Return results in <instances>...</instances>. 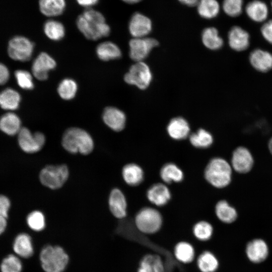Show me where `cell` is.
Instances as JSON below:
<instances>
[{
  "label": "cell",
  "mask_w": 272,
  "mask_h": 272,
  "mask_svg": "<svg viewBox=\"0 0 272 272\" xmlns=\"http://www.w3.org/2000/svg\"><path fill=\"white\" fill-rule=\"evenodd\" d=\"M167 129L169 136L176 140L186 139L190 132L188 123L181 117L172 119L168 124Z\"/></svg>",
  "instance_id": "44dd1931"
},
{
  "label": "cell",
  "mask_w": 272,
  "mask_h": 272,
  "mask_svg": "<svg viewBox=\"0 0 272 272\" xmlns=\"http://www.w3.org/2000/svg\"><path fill=\"white\" fill-rule=\"evenodd\" d=\"M108 204L112 214L122 219L126 216L127 202L123 193L118 188L113 189L109 194Z\"/></svg>",
  "instance_id": "9a60e30c"
},
{
  "label": "cell",
  "mask_w": 272,
  "mask_h": 272,
  "mask_svg": "<svg viewBox=\"0 0 272 272\" xmlns=\"http://www.w3.org/2000/svg\"><path fill=\"white\" fill-rule=\"evenodd\" d=\"M69 176V170L66 165H48L41 170L39 179L44 186L51 189H57L63 185Z\"/></svg>",
  "instance_id": "5b68a950"
},
{
  "label": "cell",
  "mask_w": 272,
  "mask_h": 272,
  "mask_svg": "<svg viewBox=\"0 0 272 272\" xmlns=\"http://www.w3.org/2000/svg\"><path fill=\"white\" fill-rule=\"evenodd\" d=\"M245 254L248 259L253 263L265 261L269 255V248L265 240L255 238L249 241L245 247Z\"/></svg>",
  "instance_id": "8fae6325"
},
{
  "label": "cell",
  "mask_w": 272,
  "mask_h": 272,
  "mask_svg": "<svg viewBox=\"0 0 272 272\" xmlns=\"http://www.w3.org/2000/svg\"><path fill=\"white\" fill-rule=\"evenodd\" d=\"M124 181L130 186H137L144 180V174L142 168L135 163L125 165L122 170Z\"/></svg>",
  "instance_id": "603a6c76"
},
{
  "label": "cell",
  "mask_w": 272,
  "mask_h": 272,
  "mask_svg": "<svg viewBox=\"0 0 272 272\" xmlns=\"http://www.w3.org/2000/svg\"><path fill=\"white\" fill-rule=\"evenodd\" d=\"M137 228L142 233L151 234L158 232L162 225V217L155 209L145 207L135 216L134 220Z\"/></svg>",
  "instance_id": "8992f818"
},
{
  "label": "cell",
  "mask_w": 272,
  "mask_h": 272,
  "mask_svg": "<svg viewBox=\"0 0 272 272\" xmlns=\"http://www.w3.org/2000/svg\"><path fill=\"white\" fill-rule=\"evenodd\" d=\"M21 96L12 88H7L0 92V106L8 110H14L19 106Z\"/></svg>",
  "instance_id": "f1b7e54d"
},
{
  "label": "cell",
  "mask_w": 272,
  "mask_h": 272,
  "mask_svg": "<svg viewBox=\"0 0 272 272\" xmlns=\"http://www.w3.org/2000/svg\"><path fill=\"white\" fill-rule=\"evenodd\" d=\"M193 233L198 240L207 241L213 235V228L212 225L207 221H199L194 225Z\"/></svg>",
  "instance_id": "f35d334b"
},
{
  "label": "cell",
  "mask_w": 272,
  "mask_h": 272,
  "mask_svg": "<svg viewBox=\"0 0 272 272\" xmlns=\"http://www.w3.org/2000/svg\"><path fill=\"white\" fill-rule=\"evenodd\" d=\"M228 42L232 49L237 51H244L249 45V34L241 27L235 26L228 33Z\"/></svg>",
  "instance_id": "2e32d148"
},
{
  "label": "cell",
  "mask_w": 272,
  "mask_h": 272,
  "mask_svg": "<svg viewBox=\"0 0 272 272\" xmlns=\"http://www.w3.org/2000/svg\"><path fill=\"white\" fill-rule=\"evenodd\" d=\"M77 3L82 7L86 9L91 8L92 7L96 5L99 0H76Z\"/></svg>",
  "instance_id": "bcb514c9"
},
{
  "label": "cell",
  "mask_w": 272,
  "mask_h": 272,
  "mask_svg": "<svg viewBox=\"0 0 272 272\" xmlns=\"http://www.w3.org/2000/svg\"><path fill=\"white\" fill-rule=\"evenodd\" d=\"M138 272H164L162 258L155 254L146 255L140 262Z\"/></svg>",
  "instance_id": "484cf974"
},
{
  "label": "cell",
  "mask_w": 272,
  "mask_h": 272,
  "mask_svg": "<svg viewBox=\"0 0 272 272\" xmlns=\"http://www.w3.org/2000/svg\"><path fill=\"white\" fill-rule=\"evenodd\" d=\"M160 175L162 180L168 184L172 182H180L184 178L182 171L173 163L165 164L160 170Z\"/></svg>",
  "instance_id": "f546056e"
},
{
  "label": "cell",
  "mask_w": 272,
  "mask_h": 272,
  "mask_svg": "<svg viewBox=\"0 0 272 272\" xmlns=\"http://www.w3.org/2000/svg\"><path fill=\"white\" fill-rule=\"evenodd\" d=\"M198 268L201 272H215L219 267V261L211 252L206 251L198 257Z\"/></svg>",
  "instance_id": "1f68e13d"
},
{
  "label": "cell",
  "mask_w": 272,
  "mask_h": 272,
  "mask_svg": "<svg viewBox=\"0 0 272 272\" xmlns=\"http://www.w3.org/2000/svg\"><path fill=\"white\" fill-rule=\"evenodd\" d=\"M61 145L71 154L80 153L87 155L93 150V139L86 130L76 127L67 129L63 134Z\"/></svg>",
  "instance_id": "7a4b0ae2"
},
{
  "label": "cell",
  "mask_w": 272,
  "mask_h": 272,
  "mask_svg": "<svg viewBox=\"0 0 272 272\" xmlns=\"http://www.w3.org/2000/svg\"><path fill=\"white\" fill-rule=\"evenodd\" d=\"M261 33L265 40L272 44V19L265 22L262 25Z\"/></svg>",
  "instance_id": "7bdbcfd3"
},
{
  "label": "cell",
  "mask_w": 272,
  "mask_h": 272,
  "mask_svg": "<svg viewBox=\"0 0 272 272\" xmlns=\"http://www.w3.org/2000/svg\"><path fill=\"white\" fill-rule=\"evenodd\" d=\"M39 259L45 272H63L69 261L67 253L62 247L58 245H48L43 247Z\"/></svg>",
  "instance_id": "277c9868"
},
{
  "label": "cell",
  "mask_w": 272,
  "mask_h": 272,
  "mask_svg": "<svg viewBox=\"0 0 272 272\" xmlns=\"http://www.w3.org/2000/svg\"><path fill=\"white\" fill-rule=\"evenodd\" d=\"M268 149L270 152L272 154V138L270 139L268 142Z\"/></svg>",
  "instance_id": "f907efd6"
},
{
  "label": "cell",
  "mask_w": 272,
  "mask_h": 272,
  "mask_svg": "<svg viewBox=\"0 0 272 272\" xmlns=\"http://www.w3.org/2000/svg\"><path fill=\"white\" fill-rule=\"evenodd\" d=\"M196 6L198 14L205 19L216 17L220 11V5L217 0H199Z\"/></svg>",
  "instance_id": "d6a6232c"
},
{
  "label": "cell",
  "mask_w": 272,
  "mask_h": 272,
  "mask_svg": "<svg viewBox=\"0 0 272 272\" xmlns=\"http://www.w3.org/2000/svg\"><path fill=\"white\" fill-rule=\"evenodd\" d=\"M10 205V201L7 197L0 195V216L7 218Z\"/></svg>",
  "instance_id": "ee69618b"
},
{
  "label": "cell",
  "mask_w": 272,
  "mask_h": 272,
  "mask_svg": "<svg viewBox=\"0 0 272 272\" xmlns=\"http://www.w3.org/2000/svg\"><path fill=\"white\" fill-rule=\"evenodd\" d=\"M15 254L20 258H28L34 253V247L31 236L25 233L19 234L13 243Z\"/></svg>",
  "instance_id": "ffe728a7"
},
{
  "label": "cell",
  "mask_w": 272,
  "mask_h": 272,
  "mask_svg": "<svg viewBox=\"0 0 272 272\" xmlns=\"http://www.w3.org/2000/svg\"><path fill=\"white\" fill-rule=\"evenodd\" d=\"M201 39L204 45L211 50L219 49L223 45L222 38L219 36L218 30L214 27L204 29Z\"/></svg>",
  "instance_id": "4dcf8cb0"
},
{
  "label": "cell",
  "mask_w": 272,
  "mask_h": 272,
  "mask_svg": "<svg viewBox=\"0 0 272 272\" xmlns=\"http://www.w3.org/2000/svg\"><path fill=\"white\" fill-rule=\"evenodd\" d=\"M98 57L103 61L119 58L121 52L115 43L110 41H105L99 44L96 48Z\"/></svg>",
  "instance_id": "83f0119b"
},
{
  "label": "cell",
  "mask_w": 272,
  "mask_h": 272,
  "mask_svg": "<svg viewBox=\"0 0 272 272\" xmlns=\"http://www.w3.org/2000/svg\"><path fill=\"white\" fill-rule=\"evenodd\" d=\"M103 120L113 130L120 131L125 127L126 116L123 112L119 109L113 107H107L103 111Z\"/></svg>",
  "instance_id": "e0dca14e"
},
{
  "label": "cell",
  "mask_w": 272,
  "mask_h": 272,
  "mask_svg": "<svg viewBox=\"0 0 272 272\" xmlns=\"http://www.w3.org/2000/svg\"><path fill=\"white\" fill-rule=\"evenodd\" d=\"M232 170L230 164L224 159L216 157L211 159L205 170L206 180L213 186L221 188L231 181Z\"/></svg>",
  "instance_id": "3957f363"
},
{
  "label": "cell",
  "mask_w": 272,
  "mask_h": 272,
  "mask_svg": "<svg viewBox=\"0 0 272 272\" xmlns=\"http://www.w3.org/2000/svg\"><path fill=\"white\" fill-rule=\"evenodd\" d=\"M174 252L176 259L184 263L191 262L195 255L193 247L189 243L185 241L178 243L175 247Z\"/></svg>",
  "instance_id": "e575fe53"
},
{
  "label": "cell",
  "mask_w": 272,
  "mask_h": 272,
  "mask_svg": "<svg viewBox=\"0 0 272 272\" xmlns=\"http://www.w3.org/2000/svg\"><path fill=\"white\" fill-rule=\"evenodd\" d=\"M158 42L153 38H133L129 42V56L137 62L142 61Z\"/></svg>",
  "instance_id": "30bf717a"
},
{
  "label": "cell",
  "mask_w": 272,
  "mask_h": 272,
  "mask_svg": "<svg viewBox=\"0 0 272 272\" xmlns=\"http://www.w3.org/2000/svg\"><path fill=\"white\" fill-rule=\"evenodd\" d=\"M26 221L29 227L36 232L42 231L46 226L45 218L39 211H34L27 217Z\"/></svg>",
  "instance_id": "ab89813d"
},
{
  "label": "cell",
  "mask_w": 272,
  "mask_h": 272,
  "mask_svg": "<svg viewBox=\"0 0 272 272\" xmlns=\"http://www.w3.org/2000/svg\"><path fill=\"white\" fill-rule=\"evenodd\" d=\"M254 163L250 151L244 147H238L233 152L231 164L235 171L239 173H246L252 169Z\"/></svg>",
  "instance_id": "7c38bea8"
},
{
  "label": "cell",
  "mask_w": 272,
  "mask_h": 272,
  "mask_svg": "<svg viewBox=\"0 0 272 272\" xmlns=\"http://www.w3.org/2000/svg\"><path fill=\"white\" fill-rule=\"evenodd\" d=\"M7 225V218L0 216V235L5 231Z\"/></svg>",
  "instance_id": "7dc6e473"
},
{
  "label": "cell",
  "mask_w": 272,
  "mask_h": 272,
  "mask_svg": "<svg viewBox=\"0 0 272 272\" xmlns=\"http://www.w3.org/2000/svg\"><path fill=\"white\" fill-rule=\"evenodd\" d=\"M34 46V43L27 38L17 36L9 42L8 54L14 60L26 61L31 58Z\"/></svg>",
  "instance_id": "ba28073f"
},
{
  "label": "cell",
  "mask_w": 272,
  "mask_h": 272,
  "mask_svg": "<svg viewBox=\"0 0 272 272\" xmlns=\"http://www.w3.org/2000/svg\"><path fill=\"white\" fill-rule=\"evenodd\" d=\"M123 2L129 4H133L137 3H139L142 0H122Z\"/></svg>",
  "instance_id": "681fc988"
},
{
  "label": "cell",
  "mask_w": 272,
  "mask_h": 272,
  "mask_svg": "<svg viewBox=\"0 0 272 272\" xmlns=\"http://www.w3.org/2000/svg\"><path fill=\"white\" fill-rule=\"evenodd\" d=\"M54 59L46 52L40 53L34 60L32 72L38 80L44 81L48 77V72L56 67Z\"/></svg>",
  "instance_id": "4fadbf2b"
},
{
  "label": "cell",
  "mask_w": 272,
  "mask_h": 272,
  "mask_svg": "<svg viewBox=\"0 0 272 272\" xmlns=\"http://www.w3.org/2000/svg\"><path fill=\"white\" fill-rule=\"evenodd\" d=\"M15 76L18 85L21 88L30 90L34 88L32 77L29 72L18 70L15 72Z\"/></svg>",
  "instance_id": "b9f144b4"
},
{
  "label": "cell",
  "mask_w": 272,
  "mask_h": 272,
  "mask_svg": "<svg viewBox=\"0 0 272 272\" xmlns=\"http://www.w3.org/2000/svg\"><path fill=\"white\" fill-rule=\"evenodd\" d=\"M22 262L20 257L15 254H10L6 256L0 264L1 272H22Z\"/></svg>",
  "instance_id": "8d00e7d4"
},
{
  "label": "cell",
  "mask_w": 272,
  "mask_h": 272,
  "mask_svg": "<svg viewBox=\"0 0 272 272\" xmlns=\"http://www.w3.org/2000/svg\"><path fill=\"white\" fill-rule=\"evenodd\" d=\"M152 22L147 16L140 13H135L131 16L128 29L133 38L145 37L152 30Z\"/></svg>",
  "instance_id": "5bb4252c"
},
{
  "label": "cell",
  "mask_w": 272,
  "mask_h": 272,
  "mask_svg": "<svg viewBox=\"0 0 272 272\" xmlns=\"http://www.w3.org/2000/svg\"><path fill=\"white\" fill-rule=\"evenodd\" d=\"M189 141L194 147L205 149L212 145L213 138L209 131L201 128L189 135Z\"/></svg>",
  "instance_id": "d590c367"
},
{
  "label": "cell",
  "mask_w": 272,
  "mask_h": 272,
  "mask_svg": "<svg viewBox=\"0 0 272 272\" xmlns=\"http://www.w3.org/2000/svg\"><path fill=\"white\" fill-rule=\"evenodd\" d=\"M248 17L256 22L265 21L268 16V9L266 4L260 0H253L245 7Z\"/></svg>",
  "instance_id": "7402d4cb"
},
{
  "label": "cell",
  "mask_w": 272,
  "mask_h": 272,
  "mask_svg": "<svg viewBox=\"0 0 272 272\" xmlns=\"http://www.w3.org/2000/svg\"><path fill=\"white\" fill-rule=\"evenodd\" d=\"M152 75L149 66L143 61L131 65L125 75L124 79L128 84L135 85L139 89H146L151 83Z\"/></svg>",
  "instance_id": "52a82bcc"
},
{
  "label": "cell",
  "mask_w": 272,
  "mask_h": 272,
  "mask_svg": "<svg viewBox=\"0 0 272 272\" xmlns=\"http://www.w3.org/2000/svg\"><path fill=\"white\" fill-rule=\"evenodd\" d=\"M43 30L46 36L53 41L62 39L65 35V28L60 22L50 19L46 21L44 24Z\"/></svg>",
  "instance_id": "836d02e7"
},
{
  "label": "cell",
  "mask_w": 272,
  "mask_h": 272,
  "mask_svg": "<svg viewBox=\"0 0 272 272\" xmlns=\"http://www.w3.org/2000/svg\"><path fill=\"white\" fill-rule=\"evenodd\" d=\"M215 213L219 220L226 224L234 222L238 216L236 209L225 200H220L217 203Z\"/></svg>",
  "instance_id": "4316f807"
},
{
  "label": "cell",
  "mask_w": 272,
  "mask_h": 272,
  "mask_svg": "<svg viewBox=\"0 0 272 272\" xmlns=\"http://www.w3.org/2000/svg\"><path fill=\"white\" fill-rule=\"evenodd\" d=\"M180 3L189 7H194L197 5L199 0H178Z\"/></svg>",
  "instance_id": "c3c4849f"
},
{
  "label": "cell",
  "mask_w": 272,
  "mask_h": 272,
  "mask_svg": "<svg viewBox=\"0 0 272 272\" xmlns=\"http://www.w3.org/2000/svg\"><path fill=\"white\" fill-rule=\"evenodd\" d=\"M147 196L153 204L162 207L170 200L171 194L167 186L161 183L152 185L148 190Z\"/></svg>",
  "instance_id": "ac0fdd59"
},
{
  "label": "cell",
  "mask_w": 272,
  "mask_h": 272,
  "mask_svg": "<svg viewBox=\"0 0 272 272\" xmlns=\"http://www.w3.org/2000/svg\"><path fill=\"white\" fill-rule=\"evenodd\" d=\"M10 73L8 67L0 62V85L5 84L9 80Z\"/></svg>",
  "instance_id": "f6af8a7d"
},
{
  "label": "cell",
  "mask_w": 272,
  "mask_h": 272,
  "mask_svg": "<svg viewBox=\"0 0 272 272\" xmlns=\"http://www.w3.org/2000/svg\"><path fill=\"white\" fill-rule=\"evenodd\" d=\"M77 89V84L74 80L71 79H65L59 83L57 92L62 99L68 100L74 98Z\"/></svg>",
  "instance_id": "74e56055"
},
{
  "label": "cell",
  "mask_w": 272,
  "mask_h": 272,
  "mask_svg": "<svg viewBox=\"0 0 272 272\" xmlns=\"http://www.w3.org/2000/svg\"><path fill=\"white\" fill-rule=\"evenodd\" d=\"M271 8H272V1H271Z\"/></svg>",
  "instance_id": "816d5d0a"
},
{
  "label": "cell",
  "mask_w": 272,
  "mask_h": 272,
  "mask_svg": "<svg viewBox=\"0 0 272 272\" xmlns=\"http://www.w3.org/2000/svg\"><path fill=\"white\" fill-rule=\"evenodd\" d=\"M21 128V120L14 113H7L0 118V129L8 135L18 134Z\"/></svg>",
  "instance_id": "d4e9b609"
},
{
  "label": "cell",
  "mask_w": 272,
  "mask_h": 272,
  "mask_svg": "<svg viewBox=\"0 0 272 272\" xmlns=\"http://www.w3.org/2000/svg\"><path fill=\"white\" fill-rule=\"evenodd\" d=\"M249 61L256 70L265 73L272 69V54L269 52L256 49L249 55Z\"/></svg>",
  "instance_id": "d6986e66"
},
{
  "label": "cell",
  "mask_w": 272,
  "mask_h": 272,
  "mask_svg": "<svg viewBox=\"0 0 272 272\" xmlns=\"http://www.w3.org/2000/svg\"><path fill=\"white\" fill-rule=\"evenodd\" d=\"M243 4V0H224L222 7L224 12L227 15L235 17L241 14Z\"/></svg>",
  "instance_id": "60d3db41"
},
{
  "label": "cell",
  "mask_w": 272,
  "mask_h": 272,
  "mask_svg": "<svg viewBox=\"0 0 272 272\" xmlns=\"http://www.w3.org/2000/svg\"><path fill=\"white\" fill-rule=\"evenodd\" d=\"M18 134L19 146L27 153L39 152L45 144V137L41 132L32 133L27 128L22 127Z\"/></svg>",
  "instance_id": "9c48e42d"
},
{
  "label": "cell",
  "mask_w": 272,
  "mask_h": 272,
  "mask_svg": "<svg viewBox=\"0 0 272 272\" xmlns=\"http://www.w3.org/2000/svg\"><path fill=\"white\" fill-rule=\"evenodd\" d=\"M76 24L84 36L91 40L108 36L110 33L103 15L92 8L86 9L78 16Z\"/></svg>",
  "instance_id": "6da1fadb"
},
{
  "label": "cell",
  "mask_w": 272,
  "mask_h": 272,
  "mask_svg": "<svg viewBox=\"0 0 272 272\" xmlns=\"http://www.w3.org/2000/svg\"><path fill=\"white\" fill-rule=\"evenodd\" d=\"M65 7V0H39L40 11L43 15L48 17L61 15Z\"/></svg>",
  "instance_id": "cb8c5ba5"
}]
</instances>
